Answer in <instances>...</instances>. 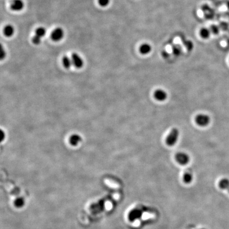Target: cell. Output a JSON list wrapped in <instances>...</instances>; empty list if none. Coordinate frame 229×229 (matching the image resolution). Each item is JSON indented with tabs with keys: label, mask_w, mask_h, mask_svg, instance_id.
<instances>
[{
	"label": "cell",
	"mask_w": 229,
	"mask_h": 229,
	"mask_svg": "<svg viewBox=\"0 0 229 229\" xmlns=\"http://www.w3.org/2000/svg\"><path fill=\"white\" fill-rule=\"evenodd\" d=\"M62 63H63L64 67L67 69H70L72 65V64H73L72 59H70L67 56H63V57L62 58Z\"/></svg>",
	"instance_id": "13"
},
{
	"label": "cell",
	"mask_w": 229,
	"mask_h": 229,
	"mask_svg": "<svg viewBox=\"0 0 229 229\" xmlns=\"http://www.w3.org/2000/svg\"><path fill=\"white\" fill-rule=\"evenodd\" d=\"M64 36V31L62 28H55L51 34V38L53 41L58 42L61 40Z\"/></svg>",
	"instance_id": "3"
},
{
	"label": "cell",
	"mask_w": 229,
	"mask_h": 229,
	"mask_svg": "<svg viewBox=\"0 0 229 229\" xmlns=\"http://www.w3.org/2000/svg\"><path fill=\"white\" fill-rule=\"evenodd\" d=\"M195 121L199 126L205 127L210 124L211 118L209 115L206 114H199L196 117Z\"/></svg>",
	"instance_id": "2"
},
{
	"label": "cell",
	"mask_w": 229,
	"mask_h": 229,
	"mask_svg": "<svg viewBox=\"0 0 229 229\" xmlns=\"http://www.w3.org/2000/svg\"><path fill=\"white\" fill-rule=\"evenodd\" d=\"M204 229V228H202V229Z\"/></svg>",
	"instance_id": "24"
},
{
	"label": "cell",
	"mask_w": 229,
	"mask_h": 229,
	"mask_svg": "<svg viewBox=\"0 0 229 229\" xmlns=\"http://www.w3.org/2000/svg\"><path fill=\"white\" fill-rule=\"evenodd\" d=\"M226 6H227V9H229V1H228V2H227V4H226Z\"/></svg>",
	"instance_id": "22"
},
{
	"label": "cell",
	"mask_w": 229,
	"mask_h": 229,
	"mask_svg": "<svg viewBox=\"0 0 229 229\" xmlns=\"http://www.w3.org/2000/svg\"><path fill=\"white\" fill-rule=\"evenodd\" d=\"M81 136L79 135L73 134L70 138V143L73 146H76L81 141Z\"/></svg>",
	"instance_id": "12"
},
{
	"label": "cell",
	"mask_w": 229,
	"mask_h": 229,
	"mask_svg": "<svg viewBox=\"0 0 229 229\" xmlns=\"http://www.w3.org/2000/svg\"><path fill=\"white\" fill-rule=\"evenodd\" d=\"M181 47L180 45H174L172 47V53L175 56H178L181 54Z\"/></svg>",
	"instance_id": "16"
},
{
	"label": "cell",
	"mask_w": 229,
	"mask_h": 229,
	"mask_svg": "<svg viewBox=\"0 0 229 229\" xmlns=\"http://www.w3.org/2000/svg\"><path fill=\"white\" fill-rule=\"evenodd\" d=\"M176 160L181 165L187 164L190 161V157L185 152H179L176 155Z\"/></svg>",
	"instance_id": "4"
},
{
	"label": "cell",
	"mask_w": 229,
	"mask_h": 229,
	"mask_svg": "<svg viewBox=\"0 0 229 229\" xmlns=\"http://www.w3.org/2000/svg\"><path fill=\"white\" fill-rule=\"evenodd\" d=\"M110 0H98L99 5L102 7H106L110 3Z\"/></svg>",
	"instance_id": "19"
},
{
	"label": "cell",
	"mask_w": 229,
	"mask_h": 229,
	"mask_svg": "<svg viewBox=\"0 0 229 229\" xmlns=\"http://www.w3.org/2000/svg\"><path fill=\"white\" fill-rule=\"evenodd\" d=\"M210 29L212 34H214V35H217L219 34L220 31V28L219 26L216 24H212V26H211Z\"/></svg>",
	"instance_id": "17"
},
{
	"label": "cell",
	"mask_w": 229,
	"mask_h": 229,
	"mask_svg": "<svg viewBox=\"0 0 229 229\" xmlns=\"http://www.w3.org/2000/svg\"><path fill=\"white\" fill-rule=\"evenodd\" d=\"M24 7L23 0H12L10 2V8L14 11H20Z\"/></svg>",
	"instance_id": "5"
},
{
	"label": "cell",
	"mask_w": 229,
	"mask_h": 229,
	"mask_svg": "<svg viewBox=\"0 0 229 229\" xmlns=\"http://www.w3.org/2000/svg\"><path fill=\"white\" fill-rule=\"evenodd\" d=\"M179 131L177 128H174L170 131L167 139L166 143L168 146L172 147L177 142L179 138Z\"/></svg>",
	"instance_id": "1"
},
{
	"label": "cell",
	"mask_w": 229,
	"mask_h": 229,
	"mask_svg": "<svg viewBox=\"0 0 229 229\" xmlns=\"http://www.w3.org/2000/svg\"><path fill=\"white\" fill-rule=\"evenodd\" d=\"M154 96L159 101H164L167 98V93L164 90H157L154 93Z\"/></svg>",
	"instance_id": "7"
},
{
	"label": "cell",
	"mask_w": 229,
	"mask_h": 229,
	"mask_svg": "<svg viewBox=\"0 0 229 229\" xmlns=\"http://www.w3.org/2000/svg\"><path fill=\"white\" fill-rule=\"evenodd\" d=\"M1 59L3 60V59L5 58L6 56V52L5 50H4V49L3 48V47L1 45Z\"/></svg>",
	"instance_id": "20"
},
{
	"label": "cell",
	"mask_w": 229,
	"mask_h": 229,
	"mask_svg": "<svg viewBox=\"0 0 229 229\" xmlns=\"http://www.w3.org/2000/svg\"><path fill=\"white\" fill-rule=\"evenodd\" d=\"M14 28L11 24H8L5 26L3 29V34L7 37H11L13 36L14 34Z\"/></svg>",
	"instance_id": "9"
},
{
	"label": "cell",
	"mask_w": 229,
	"mask_h": 229,
	"mask_svg": "<svg viewBox=\"0 0 229 229\" xmlns=\"http://www.w3.org/2000/svg\"><path fill=\"white\" fill-rule=\"evenodd\" d=\"M193 175L191 171L188 170L185 172L183 176V180L186 184H190L193 181Z\"/></svg>",
	"instance_id": "11"
},
{
	"label": "cell",
	"mask_w": 229,
	"mask_h": 229,
	"mask_svg": "<svg viewBox=\"0 0 229 229\" xmlns=\"http://www.w3.org/2000/svg\"><path fill=\"white\" fill-rule=\"evenodd\" d=\"M41 38H40L39 37H38L37 35H35L32 38V42H33V43L34 44V45H39L40 43H41Z\"/></svg>",
	"instance_id": "18"
},
{
	"label": "cell",
	"mask_w": 229,
	"mask_h": 229,
	"mask_svg": "<svg viewBox=\"0 0 229 229\" xmlns=\"http://www.w3.org/2000/svg\"><path fill=\"white\" fill-rule=\"evenodd\" d=\"M46 34V30L43 27H39L37 28L36 31H35V35L38 36L40 38H42L45 36V34Z\"/></svg>",
	"instance_id": "15"
},
{
	"label": "cell",
	"mask_w": 229,
	"mask_h": 229,
	"mask_svg": "<svg viewBox=\"0 0 229 229\" xmlns=\"http://www.w3.org/2000/svg\"><path fill=\"white\" fill-rule=\"evenodd\" d=\"M152 47L150 44L145 43L142 44L139 47V52L142 55H148L152 52Z\"/></svg>",
	"instance_id": "8"
},
{
	"label": "cell",
	"mask_w": 229,
	"mask_h": 229,
	"mask_svg": "<svg viewBox=\"0 0 229 229\" xmlns=\"http://www.w3.org/2000/svg\"><path fill=\"white\" fill-rule=\"evenodd\" d=\"M219 187L222 190H228L229 188V180L226 178H224L221 180L219 184Z\"/></svg>",
	"instance_id": "14"
},
{
	"label": "cell",
	"mask_w": 229,
	"mask_h": 229,
	"mask_svg": "<svg viewBox=\"0 0 229 229\" xmlns=\"http://www.w3.org/2000/svg\"><path fill=\"white\" fill-rule=\"evenodd\" d=\"M185 45H186V48H188V49H190H190H191L193 48V43H192L191 41H187Z\"/></svg>",
	"instance_id": "21"
},
{
	"label": "cell",
	"mask_w": 229,
	"mask_h": 229,
	"mask_svg": "<svg viewBox=\"0 0 229 229\" xmlns=\"http://www.w3.org/2000/svg\"><path fill=\"white\" fill-rule=\"evenodd\" d=\"M200 36L203 39H208L210 37L212 33L210 29L207 28L203 27L200 29L199 32Z\"/></svg>",
	"instance_id": "10"
},
{
	"label": "cell",
	"mask_w": 229,
	"mask_h": 229,
	"mask_svg": "<svg viewBox=\"0 0 229 229\" xmlns=\"http://www.w3.org/2000/svg\"><path fill=\"white\" fill-rule=\"evenodd\" d=\"M228 190V191H229V189H228V190Z\"/></svg>",
	"instance_id": "23"
},
{
	"label": "cell",
	"mask_w": 229,
	"mask_h": 229,
	"mask_svg": "<svg viewBox=\"0 0 229 229\" xmlns=\"http://www.w3.org/2000/svg\"><path fill=\"white\" fill-rule=\"evenodd\" d=\"M71 59L72 61L73 65L75 67L80 69L83 66V60L78 54L74 53L72 54Z\"/></svg>",
	"instance_id": "6"
}]
</instances>
